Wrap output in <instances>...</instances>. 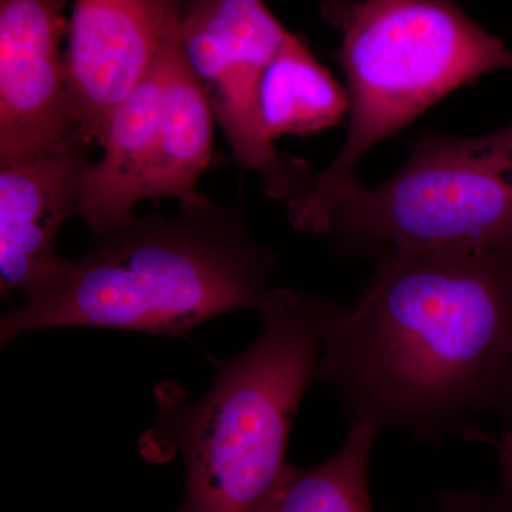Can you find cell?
I'll use <instances>...</instances> for the list:
<instances>
[{"label":"cell","instance_id":"obj_1","mask_svg":"<svg viewBox=\"0 0 512 512\" xmlns=\"http://www.w3.org/2000/svg\"><path fill=\"white\" fill-rule=\"evenodd\" d=\"M511 355L512 247L386 251L333 308L316 379L348 424L439 446L494 412Z\"/></svg>","mask_w":512,"mask_h":512},{"label":"cell","instance_id":"obj_12","mask_svg":"<svg viewBox=\"0 0 512 512\" xmlns=\"http://www.w3.org/2000/svg\"><path fill=\"white\" fill-rule=\"evenodd\" d=\"M349 113L348 92L318 62L305 40L289 32L266 69L259 92V117L271 143L335 126Z\"/></svg>","mask_w":512,"mask_h":512},{"label":"cell","instance_id":"obj_15","mask_svg":"<svg viewBox=\"0 0 512 512\" xmlns=\"http://www.w3.org/2000/svg\"><path fill=\"white\" fill-rule=\"evenodd\" d=\"M501 430L512 431V355L493 412Z\"/></svg>","mask_w":512,"mask_h":512},{"label":"cell","instance_id":"obj_7","mask_svg":"<svg viewBox=\"0 0 512 512\" xmlns=\"http://www.w3.org/2000/svg\"><path fill=\"white\" fill-rule=\"evenodd\" d=\"M67 0H0V163L77 133L66 55Z\"/></svg>","mask_w":512,"mask_h":512},{"label":"cell","instance_id":"obj_3","mask_svg":"<svg viewBox=\"0 0 512 512\" xmlns=\"http://www.w3.org/2000/svg\"><path fill=\"white\" fill-rule=\"evenodd\" d=\"M332 302L302 289H272L258 309L251 348L217 367L214 384L185 400L177 384L156 389L157 419L143 451L181 454L185 490L174 512H256L288 467L286 447L316 379Z\"/></svg>","mask_w":512,"mask_h":512},{"label":"cell","instance_id":"obj_10","mask_svg":"<svg viewBox=\"0 0 512 512\" xmlns=\"http://www.w3.org/2000/svg\"><path fill=\"white\" fill-rule=\"evenodd\" d=\"M165 39L144 79L111 114L101 144L103 157L90 161L84 175L76 217L83 218L96 235L133 220L134 208L146 200L160 147L167 79Z\"/></svg>","mask_w":512,"mask_h":512},{"label":"cell","instance_id":"obj_4","mask_svg":"<svg viewBox=\"0 0 512 512\" xmlns=\"http://www.w3.org/2000/svg\"><path fill=\"white\" fill-rule=\"evenodd\" d=\"M286 204L292 227L345 255L512 247V123L477 137L424 134L382 184H308Z\"/></svg>","mask_w":512,"mask_h":512},{"label":"cell","instance_id":"obj_8","mask_svg":"<svg viewBox=\"0 0 512 512\" xmlns=\"http://www.w3.org/2000/svg\"><path fill=\"white\" fill-rule=\"evenodd\" d=\"M181 0H76L66 66L77 134L103 144L113 111L156 62Z\"/></svg>","mask_w":512,"mask_h":512},{"label":"cell","instance_id":"obj_13","mask_svg":"<svg viewBox=\"0 0 512 512\" xmlns=\"http://www.w3.org/2000/svg\"><path fill=\"white\" fill-rule=\"evenodd\" d=\"M382 431L350 423L339 450L318 466L288 464L268 500L256 512H373L369 463Z\"/></svg>","mask_w":512,"mask_h":512},{"label":"cell","instance_id":"obj_6","mask_svg":"<svg viewBox=\"0 0 512 512\" xmlns=\"http://www.w3.org/2000/svg\"><path fill=\"white\" fill-rule=\"evenodd\" d=\"M288 35L264 0H181L184 55L235 163L258 174L269 197L285 202L315 174L305 161L275 150L259 117L262 79Z\"/></svg>","mask_w":512,"mask_h":512},{"label":"cell","instance_id":"obj_2","mask_svg":"<svg viewBox=\"0 0 512 512\" xmlns=\"http://www.w3.org/2000/svg\"><path fill=\"white\" fill-rule=\"evenodd\" d=\"M279 255L249 234L241 212L205 197L97 235L49 291L0 320L3 348L36 330L96 328L188 339L272 292Z\"/></svg>","mask_w":512,"mask_h":512},{"label":"cell","instance_id":"obj_14","mask_svg":"<svg viewBox=\"0 0 512 512\" xmlns=\"http://www.w3.org/2000/svg\"><path fill=\"white\" fill-rule=\"evenodd\" d=\"M487 444L497 461V480L487 490L447 491L437 495L441 512H512V431L480 426L466 437Z\"/></svg>","mask_w":512,"mask_h":512},{"label":"cell","instance_id":"obj_5","mask_svg":"<svg viewBox=\"0 0 512 512\" xmlns=\"http://www.w3.org/2000/svg\"><path fill=\"white\" fill-rule=\"evenodd\" d=\"M320 13L342 36L350 123L338 157L309 181L318 187L357 178L370 148L448 93L512 69V49L451 0H320Z\"/></svg>","mask_w":512,"mask_h":512},{"label":"cell","instance_id":"obj_11","mask_svg":"<svg viewBox=\"0 0 512 512\" xmlns=\"http://www.w3.org/2000/svg\"><path fill=\"white\" fill-rule=\"evenodd\" d=\"M165 57L160 147L146 200L174 198L180 205H192L205 198L198 191V183L211 161L217 120L184 55L180 19L165 39Z\"/></svg>","mask_w":512,"mask_h":512},{"label":"cell","instance_id":"obj_9","mask_svg":"<svg viewBox=\"0 0 512 512\" xmlns=\"http://www.w3.org/2000/svg\"><path fill=\"white\" fill-rule=\"evenodd\" d=\"M90 144L73 134L62 146L0 163V292L26 301L49 291L70 259L57 255L64 222L76 217Z\"/></svg>","mask_w":512,"mask_h":512}]
</instances>
